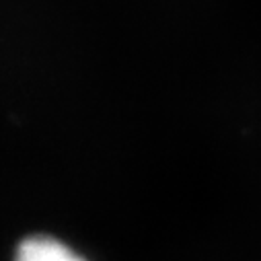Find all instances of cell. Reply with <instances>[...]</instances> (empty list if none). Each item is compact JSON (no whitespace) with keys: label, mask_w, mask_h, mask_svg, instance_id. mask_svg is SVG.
<instances>
[{"label":"cell","mask_w":261,"mask_h":261,"mask_svg":"<svg viewBox=\"0 0 261 261\" xmlns=\"http://www.w3.org/2000/svg\"><path fill=\"white\" fill-rule=\"evenodd\" d=\"M15 261H85V259L56 239L31 237L19 245Z\"/></svg>","instance_id":"cell-1"}]
</instances>
